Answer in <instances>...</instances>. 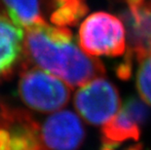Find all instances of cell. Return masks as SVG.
Returning <instances> with one entry per match:
<instances>
[{"label": "cell", "mask_w": 151, "mask_h": 150, "mask_svg": "<svg viewBox=\"0 0 151 150\" xmlns=\"http://www.w3.org/2000/svg\"><path fill=\"white\" fill-rule=\"evenodd\" d=\"M25 60L70 87H81L105 75L102 62L80 49L68 28L52 27L46 22L25 28Z\"/></svg>", "instance_id": "6da1fadb"}, {"label": "cell", "mask_w": 151, "mask_h": 150, "mask_svg": "<svg viewBox=\"0 0 151 150\" xmlns=\"http://www.w3.org/2000/svg\"><path fill=\"white\" fill-rule=\"evenodd\" d=\"M18 92L28 108L41 113L54 112L69 101L68 85L40 67H28L22 63Z\"/></svg>", "instance_id": "7a4b0ae2"}, {"label": "cell", "mask_w": 151, "mask_h": 150, "mask_svg": "<svg viewBox=\"0 0 151 150\" xmlns=\"http://www.w3.org/2000/svg\"><path fill=\"white\" fill-rule=\"evenodd\" d=\"M79 44L92 57H120L126 53V29L120 19L106 12H96L80 25Z\"/></svg>", "instance_id": "3957f363"}, {"label": "cell", "mask_w": 151, "mask_h": 150, "mask_svg": "<svg viewBox=\"0 0 151 150\" xmlns=\"http://www.w3.org/2000/svg\"><path fill=\"white\" fill-rule=\"evenodd\" d=\"M73 103L87 123L101 126L116 115L121 100L117 88L110 81L99 77L83 85L75 93Z\"/></svg>", "instance_id": "277c9868"}, {"label": "cell", "mask_w": 151, "mask_h": 150, "mask_svg": "<svg viewBox=\"0 0 151 150\" xmlns=\"http://www.w3.org/2000/svg\"><path fill=\"white\" fill-rule=\"evenodd\" d=\"M0 150H46L41 126L28 111L0 103Z\"/></svg>", "instance_id": "5b68a950"}, {"label": "cell", "mask_w": 151, "mask_h": 150, "mask_svg": "<svg viewBox=\"0 0 151 150\" xmlns=\"http://www.w3.org/2000/svg\"><path fill=\"white\" fill-rule=\"evenodd\" d=\"M120 17L126 29V60L139 62L151 54V0H124Z\"/></svg>", "instance_id": "8992f818"}, {"label": "cell", "mask_w": 151, "mask_h": 150, "mask_svg": "<svg viewBox=\"0 0 151 150\" xmlns=\"http://www.w3.org/2000/svg\"><path fill=\"white\" fill-rule=\"evenodd\" d=\"M85 138L81 120L70 110L53 114L41 126V139L46 150H78Z\"/></svg>", "instance_id": "52a82bcc"}, {"label": "cell", "mask_w": 151, "mask_h": 150, "mask_svg": "<svg viewBox=\"0 0 151 150\" xmlns=\"http://www.w3.org/2000/svg\"><path fill=\"white\" fill-rule=\"evenodd\" d=\"M149 116L148 107L139 98L132 97L124 103L116 115L104 124L101 141L119 145L126 140H137L140 138L141 126Z\"/></svg>", "instance_id": "ba28073f"}, {"label": "cell", "mask_w": 151, "mask_h": 150, "mask_svg": "<svg viewBox=\"0 0 151 150\" xmlns=\"http://www.w3.org/2000/svg\"><path fill=\"white\" fill-rule=\"evenodd\" d=\"M24 62V33L8 16L0 13V84L11 78Z\"/></svg>", "instance_id": "9c48e42d"}, {"label": "cell", "mask_w": 151, "mask_h": 150, "mask_svg": "<svg viewBox=\"0 0 151 150\" xmlns=\"http://www.w3.org/2000/svg\"><path fill=\"white\" fill-rule=\"evenodd\" d=\"M50 21L56 27H75L89 11L86 0H47Z\"/></svg>", "instance_id": "30bf717a"}, {"label": "cell", "mask_w": 151, "mask_h": 150, "mask_svg": "<svg viewBox=\"0 0 151 150\" xmlns=\"http://www.w3.org/2000/svg\"><path fill=\"white\" fill-rule=\"evenodd\" d=\"M8 18L20 27L45 23L39 0H0Z\"/></svg>", "instance_id": "8fae6325"}, {"label": "cell", "mask_w": 151, "mask_h": 150, "mask_svg": "<svg viewBox=\"0 0 151 150\" xmlns=\"http://www.w3.org/2000/svg\"><path fill=\"white\" fill-rule=\"evenodd\" d=\"M136 84L141 100L151 106V54L139 60Z\"/></svg>", "instance_id": "7c38bea8"}, {"label": "cell", "mask_w": 151, "mask_h": 150, "mask_svg": "<svg viewBox=\"0 0 151 150\" xmlns=\"http://www.w3.org/2000/svg\"><path fill=\"white\" fill-rule=\"evenodd\" d=\"M101 142H102V144H101V147L99 150H116L117 144L106 142V141H101Z\"/></svg>", "instance_id": "4fadbf2b"}, {"label": "cell", "mask_w": 151, "mask_h": 150, "mask_svg": "<svg viewBox=\"0 0 151 150\" xmlns=\"http://www.w3.org/2000/svg\"><path fill=\"white\" fill-rule=\"evenodd\" d=\"M129 150H141V148L139 145H137V146H133V147H131Z\"/></svg>", "instance_id": "5bb4252c"}]
</instances>
